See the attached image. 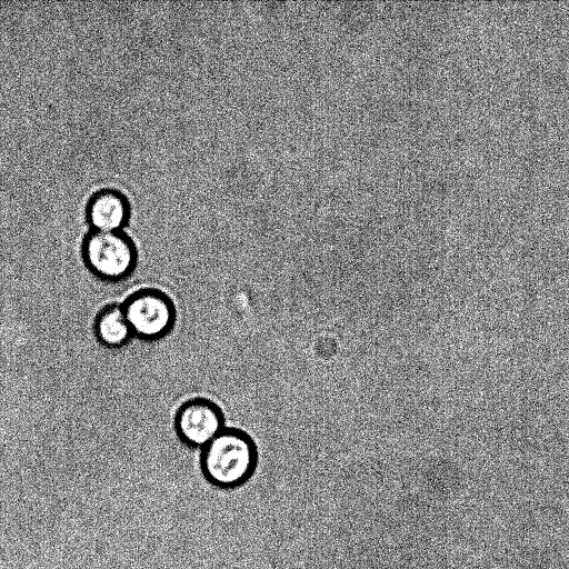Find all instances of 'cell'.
Wrapping results in <instances>:
<instances>
[{
    "instance_id": "obj_1",
    "label": "cell",
    "mask_w": 569,
    "mask_h": 569,
    "mask_svg": "<svg viewBox=\"0 0 569 569\" xmlns=\"http://www.w3.org/2000/svg\"><path fill=\"white\" fill-rule=\"evenodd\" d=\"M258 450L243 430L226 427L201 449L199 467L204 480L213 488L233 490L253 476Z\"/></svg>"
},
{
    "instance_id": "obj_2",
    "label": "cell",
    "mask_w": 569,
    "mask_h": 569,
    "mask_svg": "<svg viewBox=\"0 0 569 569\" xmlns=\"http://www.w3.org/2000/svg\"><path fill=\"white\" fill-rule=\"evenodd\" d=\"M81 256L87 269L106 282L129 278L138 263L133 240L123 231H93L84 237Z\"/></svg>"
},
{
    "instance_id": "obj_3",
    "label": "cell",
    "mask_w": 569,
    "mask_h": 569,
    "mask_svg": "<svg viewBox=\"0 0 569 569\" xmlns=\"http://www.w3.org/2000/svg\"><path fill=\"white\" fill-rule=\"evenodd\" d=\"M133 337L157 341L174 328L177 309L172 299L157 288H141L121 303Z\"/></svg>"
},
{
    "instance_id": "obj_4",
    "label": "cell",
    "mask_w": 569,
    "mask_h": 569,
    "mask_svg": "<svg viewBox=\"0 0 569 569\" xmlns=\"http://www.w3.org/2000/svg\"><path fill=\"white\" fill-rule=\"evenodd\" d=\"M173 428L184 446L201 450L226 428L224 415L214 401L192 398L177 409Z\"/></svg>"
},
{
    "instance_id": "obj_5",
    "label": "cell",
    "mask_w": 569,
    "mask_h": 569,
    "mask_svg": "<svg viewBox=\"0 0 569 569\" xmlns=\"http://www.w3.org/2000/svg\"><path fill=\"white\" fill-rule=\"evenodd\" d=\"M86 218L93 231H123L130 219L129 200L119 190L101 189L90 197Z\"/></svg>"
},
{
    "instance_id": "obj_6",
    "label": "cell",
    "mask_w": 569,
    "mask_h": 569,
    "mask_svg": "<svg viewBox=\"0 0 569 569\" xmlns=\"http://www.w3.org/2000/svg\"><path fill=\"white\" fill-rule=\"evenodd\" d=\"M93 333L100 345L110 349L127 346L133 333L121 305L103 307L93 320Z\"/></svg>"
}]
</instances>
